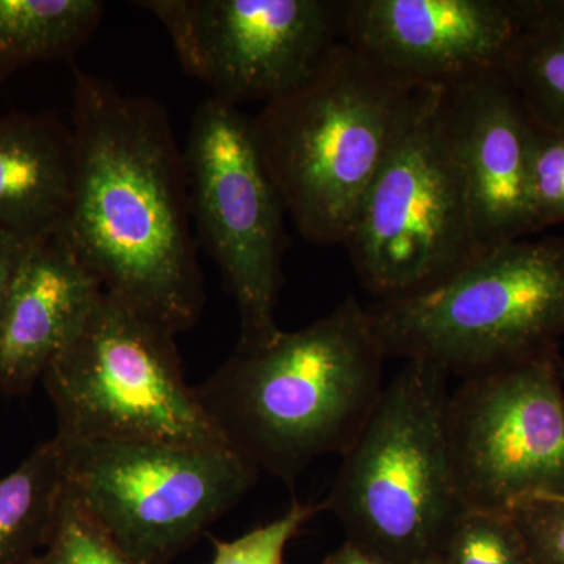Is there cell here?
<instances>
[{
    "mask_svg": "<svg viewBox=\"0 0 564 564\" xmlns=\"http://www.w3.org/2000/svg\"><path fill=\"white\" fill-rule=\"evenodd\" d=\"M505 76L534 124L564 131V0H530Z\"/></svg>",
    "mask_w": 564,
    "mask_h": 564,
    "instance_id": "ac0fdd59",
    "label": "cell"
},
{
    "mask_svg": "<svg viewBox=\"0 0 564 564\" xmlns=\"http://www.w3.org/2000/svg\"><path fill=\"white\" fill-rule=\"evenodd\" d=\"M322 564H391L381 558V556L372 554L361 545L345 541L339 549L326 556Z\"/></svg>",
    "mask_w": 564,
    "mask_h": 564,
    "instance_id": "d4e9b609",
    "label": "cell"
},
{
    "mask_svg": "<svg viewBox=\"0 0 564 564\" xmlns=\"http://www.w3.org/2000/svg\"><path fill=\"white\" fill-rule=\"evenodd\" d=\"M54 440L69 492L135 564L172 563L261 474L231 447Z\"/></svg>",
    "mask_w": 564,
    "mask_h": 564,
    "instance_id": "ba28073f",
    "label": "cell"
},
{
    "mask_svg": "<svg viewBox=\"0 0 564 564\" xmlns=\"http://www.w3.org/2000/svg\"><path fill=\"white\" fill-rule=\"evenodd\" d=\"M440 555L447 564H534L511 513L463 510Z\"/></svg>",
    "mask_w": 564,
    "mask_h": 564,
    "instance_id": "d6986e66",
    "label": "cell"
},
{
    "mask_svg": "<svg viewBox=\"0 0 564 564\" xmlns=\"http://www.w3.org/2000/svg\"><path fill=\"white\" fill-rule=\"evenodd\" d=\"M558 350L466 378L447 403V440L463 510L503 511L564 496V383Z\"/></svg>",
    "mask_w": 564,
    "mask_h": 564,
    "instance_id": "30bf717a",
    "label": "cell"
},
{
    "mask_svg": "<svg viewBox=\"0 0 564 564\" xmlns=\"http://www.w3.org/2000/svg\"><path fill=\"white\" fill-rule=\"evenodd\" d=\"M529 188L536 232L564 221V131L533 126Z\"/></svg>",
    "mask_w": 564,
    "mask_h": 564,
    "instance_id": "7402d4cb",
    "label": "cell"
},
{
    "mask_svg": "<svg viewBox=\"0 0 564 564\" xmlns=\"http://www.w3.org/2000/svg\"><path fill=\"white\" fill-rule=\"evenodd\" d=\"M74 180L65 236L102 291L166 332L202 318L184 154L165 107L74 68Z\"/></svg>",
    "mask_w": 564,
    "mask_h": 564,
    "instance_id": "6da1fadb",
    "label": "cell"
},
{
    "mask_svg": "<svg viewBox=\"0 0 564 564\" xmlns=\"http://www.w3.org/2000/svg\"><path fill=\"white\" fill-rule=\"evenodd\" d=\"M322 511H326L325 502L293 500L289 510L269 524L256 527L232 541L214 540L210 564H284L289 543L310 519Z\"/></svg>",
    "mask_w": 564,
    "mask_h": 564,
    "instance_id": "44dd1931",
    "label": "cell"
},
{
    "mask_svg": "<svg viewBox=\"0 0 564 564\" xmlns=\"http://www.w3.org/2000/svg\"><path fill=\"white\" fill-rule=\"evenodd\" d=\"M41 381L57 440L229 447L185 381L176 336L110 293Z\"/></svg>",
    "mask_w": 564,
    "mask_h": 564,
    "instance_id": "52a82bcc",
    "label": "cell"
},
{
    "mask_svg": "<svg viewBox=\"0 0 564 564\" xmlns=\"http://www.w3.org/2000/svg\"><path fill=\"white\" fill-rule=\"evenodd\" d=\"M28 243L9 232L0 231V311Z\"/></svg>",
    "mask_w": 564,
    "mask_h": 564,
    "instance_id": "cb8c5ba5",
    "label": "cell"
},
{
    "mask_svg": "<svg viewBox=\"0 0 564 564\" xmlns=\"http://www.w3.org/2000/svg\"><path fill=\"white\" fill-rule=\"evenodd\" d=\"M29 564L135 563L96 524L66 486L61 516L50 543Z\"/></svg>",
    "mask_w": 564,
    "mask_h": 564,
    "instance_id": "ffe728a7",
    "label": "cell"
},
{
    "mask_svg": "<svg viewBox=\"0 0 564 564\" xmlns=\"http://www.w3.org/2000/svg\"><path fill=\"white\" fill-rule=\"evenodd\" d=\"M384 359L366 307L348 296L306 328L236 350L195 389L234 452L293 485L355 443L383 393Z\"/></svg>",
    "mask_w": 564,
    "mask_h": 564,
    "instance_id": "7a4b0ae2",
    "label": "cell"
},
{
    "mask_svg": "<svg viewBox=\"0 0 564 564\" xmlns=\"http://www.w3.org/2000/svg\"><path fill=\"white\" fill-rule=\"evenodd\" d=\"M336 0H143L182 69L212 96L239 104L281 98L310 79L344 41Z\"/></svg>",
    "mask_w": 564,
    "mask_h": 564,
    "instance_id": "8fae6325",
    "label": "cell"
},
{
    "mask_svg": "<svg viewBox=\"0 0 564 564\" xmlns=\"http://www.w3.org/2000/svg\"><path fill=\"white\" fill-rule=\"evenodd\" d=\"M447 377L429 364L404 362L323 500L348 541L391 564L440 554L463 511L448 454Z\"/></svg>",
    "mask_w": 564,
    "mask_h": 564,
    "instance_id": "5b68a950",
    "label": "cell"
},
{
    "mask_svg": "<svg viewBox=\"0 0 564 564\" xmlns=\"http://www.w3.org/2000/svg\"><path fill=\"white\" fill-rule=\"evenodd\" d=\"M534 564H564V496H536L511 507Z\"/></svg>",
    "mask_w": 564,
    "mask_h": 564,
    "instance_id": "603a6c76",
    "label": "cell"
},
{
    "mask_svg": "<svg viewBox=\"0 0 564 564\" xmlns=\"http://www.w3.org/2000/svg\"><path fill=\"white\" fill-rule=\"evenodd\" d=\"M414 564H447L444 562L443 556L440 554L429 556V558H423L421 562L414 563Z\"/></svg>",
    "mask_w": 564,
    "mask_h": 564,
    "instance_id": "484cf974",
    "label": "cell"
},
{
    "mask_svg": "<svg viewBox=\"0 0 564 564\" xmlns=\"http://www.w3.org/2000/svg\"><path fill=\"white\" fill-rule=\"evenodd\" d=\"M182 154L192 223L239 311L237 350L273 343L282 332L276 304L285 210L251 118L210 96L193 113Z\"/></svg>",
    "mask_w": 564,
    "mask_h": 564,
    "instance_id": "9c48e42d",
    "label": "cell"
},
{
    "mask_svg": "<svg viewBox=\"0 0 564 564\" xmlns=\"http://www.w3.org/2000/svg\"><path fill=\"white\" fill-rule=\"evenodd\" d=\"M101 292L65 232L29 242L0 311V393L28 397Z\"/></svg>",
    "mask_w": 564,
    "mask_h": 564,
    "instance_id": "5bb4252c",
    "label": "cell"
},
{
    "mask_svg": "<svg viewBox=\"0 0 564 564\" xmlns=\"http://www.w3.org/2000/svg\"><path fill=\"white\" fill-rule=\"evenodd\" d=\"M530 0H348L344 41L381 68L454 91L505 74Z\"/></svg>",
    "mask_w": 564,
    "mask_h": 564,
    "instance_id": "7c38bea8",
    "label": "cell"
},
{
    "mask_svg": "<svg viewBox=\"0 0 564 564\" xmlns=\"http://www.w3.org/2000/svg\"><path fill=\"white\" fill-rule=\"evenodd\" d=\"M102 14L98 0H0V82L35 63L73 57Z\"/></svg>",
    "mask_w": 564,
    "mask_h": 564,
    "instance_id": "e0dca14e",
    "label": "cell"
},
{
    "mask_svg": "<svg viewBox=\"0 0 564 564\" xmlns=\"http://www.w3.org/2000/svg\"><path fill=\"white\" fill-rule=\"evenodd\" d=\"M65 491L61 448L54 437L0 478V564H29L46 547Z\"/></svg>",
    "mask_w": 564,
    "mask_h": 564,
    "instance_id": "2e32d148",
    "label": "cell"
},
{
    "mask_svg": "<svg viewBox=\"0 0 564 564\" xmlns=\"http://www.w3.org/2000/svg\"><path fill=\"white\" fill-rule=\"evenodd\" d=\"M448 90L414 88L344 247L364 288L423 291L486 251L456 155Z\"/></svg>",
    "mask_w": 564,
    "mask_h": 564,
    "instance_id": "8992f818",
    "label": "cell"
},
{
    "mask_svg": "<svg viewBox=\"0 0 564 564\" xmlns=\"http://www.w3.org/2000/svg\"><path fill=\"white\" fill-rule=\"evenodd\" d=\"M73 180L70 124L54 111L0 117V231L24 242L62 232Z\"/></svg>",
    "mask_w": 564,
    "mask_h": 564,
    "instance_id": "9a60e30c",
    "label": "cell"
},
{
    "mask_svg": "<svg viewBox=\"0 0 564 564\" xmlns=\"http://www.w3.org/2000/svg\"><path fill=\"white\" fill-rule=\"evenodd\" d=\"M386 358L463 380L558 350L564 239L514 240L423 291L366 307Z\"/></svg>",
    "mask_w": 564,
    "mask_h": 564,
    "instance_id": "277c9868",
    "label": "cell"
},
{
    "mask_svg": "<svg viewBox=\"0 0 564 564\" xmlns=\"http://www.w3.org/2000/svg\"><path fill=\"white\" fill-rule=\"evenodd\" d=\"M415 87L343 41L251 118L285 214L307 242L345 243Z\"/></svg>",
    "mask_w": 564,
    "mask_h": 564,
    "instance_id": "3957f363",
    "label": "cell"
},
{
    "mask_svg": "<svg viewBox=\"0 0 564 564\" xmlns=\"http://www.w3.org/2000/svg\"><path fill=\"white\" fill-rule=\"evenodd\" d=\"M452 137L485 250L536 232L530 206L534 122L505 74L448 93Z\"/></svg>",
    "mask_w": 564,
    "mask_h": 564,
    "instance_id": "4fadbf2b",
    "label": "cell"
},
{
    "mask_svg": "<svg viewBox=\"0 0 564 564\" xmlns=\"http://www.w3.org/2000/svg\"><path fill=\"white\" fill-rule=\"evenodd\" d=\"M560 372H562L563 383H564V359L560 361Z\"/></svg>",
    "mask_w": 564,
    "mask_h": 564,
    "instance_id": "4316f807",
    "label": "cell"
}]
</instances>
